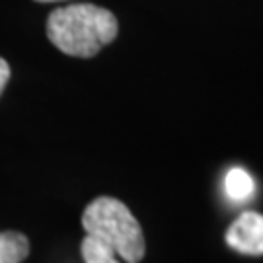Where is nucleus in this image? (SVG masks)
I'll list each match as a JSON object with an SVG mask.
<instances>
[{"label":"nucleus","mask_w":263,"mask_h":263,"mask_svg":"<svg viewBox=\"0 0 263 263\" xmlns=\"http://www.w3.org/2000/svg\"><path fill=\"white\" fill-rule=\"evenodd\" d=\"M117 18L96 4H70L51 12L47 37L59 51L70 57L98 55L117 37Z\"/></svg>","instance_id":"1"},{"label":"nucleus","mask_w":263,"mask_h":263,"mask_svg":"<svg viewBox=\"0 0 263 263\" xmlns=\"http://www.w3.org/2000/svg\"><path fill=\"white\" fill-rule=\"evenodd\" d=\"M82 226L86 234L107 244L123 261L141 263L144 257L146 244L141 224L119 199H94L82 213Z\"/></svg>","instance_id":"2"},{"label":"nucleus","mask_w":263,"mask_h":263,"mask_svg":"<svg viewBox=\"0 0 263 263\" xmlns=\"http://www.w3.org/2000/svg\"><path fill=\"white\" fill-rule=\"evenodd\" d=\"M226 244L246 255H263V215L242 213L226 232Z\"/></svg>","instance_id":"3"},{"label":"nucleus","mask_w":263,"mask_h":263,"mask_svg":"<svg viewBox=\"0 0 263 263\" xmlns=\"http://www.w3.org/2000/svg\"><path fill=\"white\" fill-rule=\"evenodd\" d=\"M29 254V240L18 230L0 232V263H22Z\"/></svg>","instance_id":"4"},{"label":"nucleus","mask_w":263,"mask_h":263,"mask_svg":"<svg viewBox=\"0 0 263 263\" xmlns=\"http://www.w3.org/2000/svg\"><path fill=\"white\" fill-rule=\"evenodd\" d=\"M254 179H252V176L244 168H232L226 174L224 191L232 201L242 203L246 199H250L254 195Z\"/></svg>","instance_id":"5"},{"label":"nucleus","mask_w":263,"mask_h":263,"mask_svg":"<svg viewBox=\"0 0 263 263\" xmlns=\"http://www.w3.org/2000/svg\"><path fill=\"white\" fill-rule=\"evenodd\" d=\"M80 254L84 257V263H121L109 246L88 234L80 244Z\"/></svg>","instance_id":"6"},{"label":"nucleus","mask_w":263,"mask_h":263,"mask_svg":"<svg viewBox=\"0 0 263 263\" xmlns=\"http://www.w3.org/2000/svg\"><path fill=\"white\" fill-rule=\"evenodd\" d=\"M10 80V66L8 63L0 57V94L4 92V88H6V84H8Z\"/></svg>","instance_id":"7"},{"label":"nucleus","mask_w":263,"mask_h":263,"mask_svg":"<svg viewBox=\"0 0 263 263\" xmlns=\"http://www.w3.org/2000/svg\"><path fill=\"white\" fill-rule=\"evenodd\" d=\"M37 2H59V0H37Z\"/></svg>","instance_id":"8"}]
</instances>
